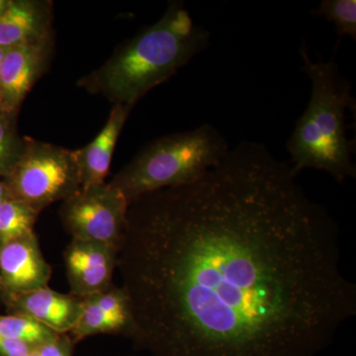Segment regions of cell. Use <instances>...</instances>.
Segmentation results:
<instances>
[{"label":"cell","instance_id":"obj_1","mask_svg":"<svg viewBox=\"0 0 356 356\" xmlns=\"http://www.w3.org/2000/svg\"><path fill=\"white\" fill-rule=\"evenodd\" d=\"M290 163L243 140L129 205L117 254L152 356H318L356 315L339 228Z\"/></svg>","mask_w":356,"mask_h":356},{"label":"cell","instance_id":"obj_2","mask_svg":"<svg viewBox=\"0 0 356 356\" xmlns=\"http://www.w3.org/2000/svg\"><path fill=\"white\" fill-rule=\"evenodd\" d=\"M210 38V32L193 22L184 4L172 2L158 22L123 44L79 84L114 104L135 106L152 88L202 53Z\"/></svg>","mask_w":356,"mask_h":356},{"label":"cell","instance_id":"obj_3","mask_svg":"<svg viewBox=\"0 0 356 356\" xmlns=\"http://www.w3.org/2000/svg\"><path fill=\"white\" fill-rule=\"evenodd\" d=\"M300 55L312 91L308 106L287 142L293 172L298 175L305 168H314L329 173L337 182L355 178V147L346 126V110H355L351 84L334 58L329 62L311 60L305 43Z\"/></svg>","mask_w":356,"mask_h":356},{"label":"cell","instance_id":"obj_4","mask_svg":"<svg viewBox=\"0 0 356 356\" xmlns=\"http://www.w3.org/2000/svg\"><path fill=\"white\" fill-rule=\"evenodd\" d=\"M226 138L210 124L165 136L145 147L110 184L129 205L146 194L191 184L228 154Z\"/></svg>","mask_w":356,"mask_h":356},{"label":"cell","instance_id":"obj_5","mask_svg":"<svg viewBox=\"0 0 356 356\" xmlns=\"http://www.w3.org/2000/svg\"><path fill=\"white\" fill-rule=\"evenodd\" d=\"M3 184L10 198L27 204L38 213L81 189L74 151L26 138L22 154Z\"/></svg>","mask_w":356,"mask_h":356},{"label":"cell","instance_id":"obj_6","mask_svg":"<svg viewBox=\"0 0 356 356\" xmlns=\"http://www.w3.org/2000/svg\"><path fill=\"white\" fill-rule=\"evenodd\" d=\"M128 209L125 195L104 182L65 199L60 215L72 238L118 248L127 225Z\"/></svg>","mask_w":356,"mask_h":356},{"label":"cell","instance_id":"obj_7","mask_svg":"<svg viewBox=\"0 0 356 356\" xmlns=\"http://www.w3.org/2000/svg\"><path fill=\"white\" fill-rule=\"evenodd\" d=\"M51 46L50 34L7 49L0 67L2 113L15 114L17 111L25 96L43 74Z\"/></svg>","mask_w":356,"mask_h":356},{"label":"cell","instance_id":"obj_8","mask_svg":"<svg viewBox=\"0 0 356 356\" xmlns=\"http://www.w3.org/2000/svg\"><path fill=\"white\" fill-rule=\"evenodd\" d=\"M117 254L114 245L72 238L65 252L70 294L86 298L111 286Z\"/></svg>","mask_w":356,"mask_h":356},{"label":"cell","instance_id":"obj_9","mask_svg":"<svg viewBox=\"0 0 356 356\" xmlns=\"http://www.w3.org/2000/svg\"><path fill=\"white\" fill-rule=\"evenodd\" d=\"M51 276L34 232L0 245V296L47 287Z\"/></svg>","mask_w":356,"mask_h":356},{"label":"cell","instance_id":"obj_10","mask_svg":"<svg viewBox=\"0 0 356 356\" xmlns=\"http://www.w3.org/2000/svg\"><path fill=\"white\" fill-rule=\"evenodd\" d=\"M0 299L11 313L34 318L58 334L72 332L83 310V298L54 291L49 286L2 295Z\"/></svg>","mask_w":356,"mask_h":356},{"label":"cell","instance_id":"obj_11","mask_svg":"<svg viewBox=\"0 0 356 356\" xmlns=\"http://www.w3.org/2000/svg\"><path fill=\"white\" fill-rule=\"evenodd\" d=\"M133 107L115 104L97 137L88 146L74 151L81 175V189L104 184L115 146Z\"/></svg>","mask_w":356,"mask_h":356},{"label":"cell","instance_id":"obj_12","mask_svg":"<svg viewBox=\"0 0 356 356\" xmlns=\"http://www.w3.org/2000/svg\"><path fill=\"white\" fill-rule=\"evenodd\" d=\"M50 11L37 1H11L0 17V46L9 49L50 35Z\"/></svg>","mask_w":356,"mask_h":356},{"label":"cell","instance_id":"obj_13","mask_svg":"<svg viewBox=\"0 0 356 356\" xmlns=\"http://www.w3.org/2000/svg\"><path fill=\"white\" fill-rule=\"evenodd\" d=\"M39 213L27 204L7 199L0 205V245L33 233Z\"/></svg>","mask_w":356,"mask_h":356},{"label":"cell","instance_id":"obj_14","mask_svg":"<svg viewBox=\"0 0 356 356\" xmlns=\"http://www.w3.org/2000/svg\"><path fill=\"white\" fill-rule=\"evenodd\" d=\"M97 334H124L129 337L128 327L99 308L88 297L83 298V310L74 325L72 339L74 343Z\"/></svg>","mask_w":356,"mask_h":356},{"label":"cell","instance_id":"obj_15","mask_svg":"<svg viewBox=\"0 0 356 356\" xmlns=\"http://www.w3.org/2000/svg\"><path fill=\"white\" fill-rule=\"evenodd\" d=\"M0 334L34 348L58 334L34 318L19 314L0 316Z\"/></svg>","mask_w":356,"mask_h":356},{"label":"cell","instance_id":"obj_16","mask_svg":"<svg viewBox=\"0 0 356 356\" xmlns=\"http://www.w3.org/2000/svg\"><path fill=\"white\" fill-rule=\"evenodd\" d=\"M313 14L334 23L339 39L343 36L356 39L355 0H323Z\"/></svg>","mask_w":356,"mask_h":356},{"label":"cell","instance_id":"obj_17","mask_svg":"<svg viewBox=\"0 0 356 356\" xmlns=\"http://www.w3.org/2000/svg\"><path fill=\"white\" fill-rule=\"evenodd\" d=\"M0 113V177H6L20 158L24 147V139H20L13 116Z\"/></svg>","mask_w":356,"mask_h":356},{"label":"cell","instance_id":"obj_18","mask_svg":"<svg viewBox=\"0 0 356 356\" xmlns=\"http://www.w3.org/2000/svg\"><path fill=\"white\" fill-rule=\"evenodd\" d=\"M74 341L65 334H58L35 348L39 356H72Z\"/></svg>","mask_w":356,"mask_h":356},{"label":"cell","instance_id":"obj_19","mask_svg":"<svg viewBox=\"0 0 356 356\" xmlns=\"http://www.w3.org/2000/svg\"><path fill=\"white\" fill-rule=\"evenodd\" d=\"M34 348L0 334V356H28Z\"/></svg>","mask_w":356,"mask_h":356},{"label":"cell","instance_id":"obj_20","mask_svg":"<svg viewBox=\"0 0 356 356\" xmlns=\"http://www.w3.org/2000/svg\"><path fill=\"white\" fill-rule=\"evenodd\" d=\"M7 199H10V195H9L8 191H7L6 185H4L3 181L0 180V205L6 201Z\"/></svg>","mask_w":356,"mask_h":356},{"label":"cell","instance_id":"obj_21","mask_svg":"<svg viewBox=\"0 0 356 356\" xmlns=\"http://www.w3.org/2000/svg\"><path fill=\"white\" fill-rule=\"evenodd\" d=\"M11 1L13 0H0V17H1L2 14L6 13L7 8L10 6Z\"/></svg>","mask_w":356,"mask_h":356},{"label":"cell","instance_id":"obj_22","mask_svg":"<svg viewBox=\"0 0 356 356\" xmlns=\"http://www.w3.org/2000/svg\"><path fill=\"white\" fill-rule=\"evenodd\" d=\"M7 49L0 46V67H1L2 60H3L4 55H6Z\"/></svg>","mask_w":356,"mask_h":356},{"label":"cell","instance_id":"obj_23","mask_svg":"<svg viewBox=\"0 0 356 356\" xmlns=\"http://www.w3.org/2000/svg\"><path fill=\"white\" fill-rule=\"evenodd\" d=\"M28 356H39V355H38V353H37V351L35 350V348H34V350H32V353H30V355Z\"/></svg>","mask_w":356,"mask_h":356},{"label":"cell","instance_id":"obj_24","mask_svg":"<svg viewBox=\"0 0 356 356\" xmlns=\"http://www.w3.org/2000/svg\"><path fill=\"white\" fill-rule=\"evenodd\" d=\"M0 113H2V98H1V92H0Z\"/></svg>","mask_w":356,"mask_h":356}]
</instances>
